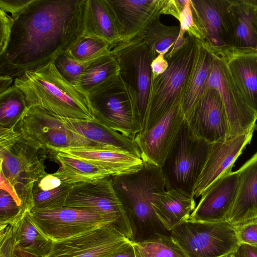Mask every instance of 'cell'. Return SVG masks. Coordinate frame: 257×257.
Instances as JSON below:
<instances>
[{"label":"cell","mask_w":257,"mask_h":257,"mask_svg":"<svg viewBox=\"0 0 257 257\" xmlns=\"http://www.w3.org/2000/svg\"><path fill=\"white\" fill-rule=\"evenodd\" d=\"M190 3L203 41L214 51L226 54L231 36L230 0H191Z\"/></svg>","instance_id":"2e32d148"},{"label":"cell","mask_w":257,"mask_h":257,"mask_svg":"<svg viewBox=\"0 0 257 257\" xmlns=\"http://www.w3.org/2000/svg\"><path fill=\"white\" fill-rule=\"evenodd\" d=\"M238 174L231 172L215 182L200 197L188 221L220 222L227 220L238 187Z\"/></svg>","instance_id":"d6986e66"},{"label":"cell","mask_w":257,"mask_h":257,"mask_svg":"<svg viewBox=\"0 0 257 257\" xmlns=\"http://www.w3.org/2000/svg\"><path fill=\"white\" fill-rule=\"evenodd\" d=\"M110 45L104 40L83 34L65 54L81 62H88L109 52Z\"/></svg>","instance_id":"e575fe53"},{"label":"cell","mask_w":257,"mask_h":257,"mask_svg":"<svg viewBox=\"0 0 257 257\" xmlns=\"http://www.w3.org/2000/svg\"><path fill=\"white\" fill-rule=\"evenodd\" d=\"M31 215L34 224L53 242L65 240L98 227L112 224L111 219L95 211L64 206L50 210H33Z\"/></svg>","instance_id":"4fadbf2b"},{"label":"cell","mask_w":257,"mask_h":257,"mask_svg":"<svg viewBox=\"0 0 257 257\" xmlns=\"http://www.w3.org/2000/svg\"><path fill=\"white\" fill-rule=\"evenodd\" d=\"M83 34L104 40L111 49L121 42L118 25L107 0H87Z\"/></svg>","instance_id":"83f0119b"},{"label":"cell","mask_w":257,"mask_h":257,"mask_svg":"<svg viewBox=\"0 0 257 257\" xmlns=\"http://www.w3.org/2000/svg\"><path fill=\"white\" fill-rule=\"evenodd\" d=\"M0 190H4L8 193L12 197L18 205L22 207L23 208L22 201L18 195L15 188L6 177L1 170L0 171Z\"/></svg>","instance_id":"ee69618b"},{"label":"cell","mask_w":257,"mask_h":257,"mask_svg":"<svg viewBox=\"0 0 257 257\" xmlns=\"http://www.w3.org/2000/svg\"><path fill=\"white\" fill-rule=\"evenodd\" d=\"M32 0H0V9L14 17L27 7Z\"/></svg>","instance_id":"b9f144b4"},{"label":"cell","mask_w":257,"mask_h":257,"mask_svg":"<svg viewBox=\"0 0 257 257\" xmlns=\"http://www.w3.org/2000/svg\"><path fill=\"white\" fill-rule=\"evenodd\" d=\"M233 255V257H257V246L240 244Z\"/></svg>","instance_id":"bcb514c9"},{"label":"cell","mask_w":257,"mask_h":257,"mask_svg":"<svg viewBox=\"0 0 257 257\" xmlns=\"http://www.w3.org/2000/svg\"><path fill=\"white\" fill-rule=\"evenodd\" d=\"M38 150L21 137L12 145L0 149L1 170L15 188L25 212L33 208L34 183L47 174Z\"/></svg>","instance_id":"8fae6325"},{"label":"cell","mask_w":257,"mask_h":257,"mask_svg":"<svg viewBox=\"0 0 257 257\" xmlns=\"http://www.w3.org/2000/svg\"><path fill=\"white\" fill-rule=\"evenodd\" d=\"M224 56L246 103L257 115V53L228 52Z\"/></svg>","instance_id":"484cf974"},{"label":"cell","mask_w":257,"mask_h":257,"mask_svg":"<svg viewBox=\"0 0 257 257\" xmlns=\"http://www.w3.org/2000/svg\"><path fill=\"white\" fill-rule=\"evenodd\" d=\"M25 213L8 193L0 190V229L12 225Z\"/></svg>","instance_id":"74e56055"},{"label":"cell","mask_w":257,"mask_h":257,"mask_svg":"<svg viewBox=\"0 0 257 257\" xmlns=\"http://www.w3.org/2000/svg\"><path fill=\"white\" fill-rule=\"evenodd\" d=\"M87 0H32L14 17L0 75L16 78L54 62L83 34Z\"/></svg>","instance_id":"6da1fadb"},{"label":"cell","mask_w":257,"mask_h":257,"mask_svg":"<svg viewBox=\"0 0 257 257\" xmlns=\"http://www.w3.org/2000/svg\"><path fill=\"white\" fill-rule=\"evenodd\" d=\"M60 117L68 128L104 148L128 152L141 158L140 152L134 140L110 130L96 119L91 121Z\"/></svg>","instance_id":"d4e9b609"},{"label":"cell","mask_w":257,"mask_h":257,"mask_svg":"<svg viewBox=\"0 0 257 257\" xmlns=\"http://www.w3.org/2000/svg\"><path fill=\"white\" fill-rule=\"evenodd\" d=\"M143 162L141 168L136 172L110 177L131 225L133 241L171 235L158 219L152 205L154 193L165 190L161 168Z\"/></svg>","instance_id":"7a4b0ae2"},{"label":"cell","mask_w":257,"mask_h":257,"mask_svg":"<svg viewBox=\"0 0 257 257\" xmlns=\"http://www.w3.org/2000/svg\"><path fill=\"white\" fill-rule=\"evenodd\" d=\"M152 76H156L164 72L168 67V63L164 55H159L151 63Z\"/></svg>","instance_id":"f6af8a7d"},{"label":"cell","mask_w":257,"mask_h":257,"mask_svg":"<svg viewBox=\"0 0 257 257\" xmlns=\"http://www.w3.org/2000/svg\"><path fill=\"white\" fill-rule=\"evenodd\" d=\"M15 78L8 75H0V94L10 89L14 85Z\"/></svg>","instance_id":"681fc988"},{"label":"cell","mask_w":257,"mask_h":257,"mask_svg":"<svg viewBox=\"0 0 257 257\" xmlns=\"http://www.w3.org/2000/svg\"><path fill=\"white\" fill-rule=\"evenodd\" d=\"M13 20L12 17L0 9V54L6 50L11 34Z\"/></svg>","instance_id":"ab89813d"},{"label":"cell","mask_w":257,"mask_h":257,"mask_svg":"<svg viewBox=\"0 0 257 257\" xmlns=\"http://www.w3.org/2000/svg\"><path fill=\"white\" fill-rule=\"evenodd\" d=\"M131 240L112 224L53 242L46 257H109Z\"/></svg>","instance_id":"5bb4252c"},{"label":"cell","mask_w":257,"mask_h":257,"mask_svg":"<svg viewBox=\"0 0 257 257\" xmlns=\"http://www.w3.org/2000/svg\"><path fill=\"white\" fill-rule=\"evenodd\" d=\"M11 226L15 243L40 257L47 256L53 241L45 236L34 224L31 211L25 212Z\"/></svg>","instance_id":"4dcf8cb0"},{"label":"cell","mask_w":257,"mask_h":257,"mask_svg":"<svg viewBox=\"0 0 257 257\" xmlns=\"http://www.w3.org/2000/svg\"><path fill=\"white\" fill-rule=\"evenodd\" d=\"M213 56V51L209 46L198 39L196 57L182 102V111L186 121L191 117L204 92Z\"/></svg>","instance_id":"4316f807"},{"label":"cell","mask_w":257,"mask_h":257,"mask_svg":"<svg viewBox=\"0 0 257 257\" xmlns=\"http://www.w3.org/2000/svg\"><path fill=\"white\" fill-rule=\"evenodd\" d=\"M27 108L24 94L14 85L0 94V126L16 124Z\"/></svg>","instance_id":"836d02e7"},{"label":"cell","mask_w":257,"mask_h":257,"mask_svg":"<svg viewBox=\"0 0 257 257\" xmlns=\"http://www.w3.org/2000/svg\"><path fill=\"white\" fill-rule=\"evenodd\" d=\"M73 184L62 182L59 187L50 190H41L33 186L31 211L57 209L65 206L68 195Z\"/></svg>","instance_id":"d590c367"},{"label":"cell","mask_w":257,"mask_h":257,"mask_svg":"<svg viewBox=\"0 0 257 257\" xmlns=\"http://www.w3.org/2000/svg\"><path fill=\"white\" fill-rule=\"evenodd\" d=\"M211 145L196 136L185 119L174 146L161 167L165 190H179L192 195Z\"/></svg>","instance_id":"8992f818"},{"label":"cell","mask_w":257,"mask_h":257,"mask_svg":"<svg viewBox=\"0 0 257 257\" xmlns=\"http://www.w3.org/2000/svg\"><path fill=\"white\" fill-rule=\"evenodd\" d=\"M109 257H136L131 241Z\"/></svg>","instance_id":"7dc6e473"},{"label":"cell","mask_w":257,"mask_h":257,"mask_svg":"<svg viewBox=\"0 0 257 257\" xmlns=\"http://www.w3.org/2000/svg\"><path fill=\"white\" fill-rule=\"evenodd\" d=\"M125 42L141 36L150 24L164 14L166 0H107Z\"/></svg>","instance_id":"ffe728a7"},{"label":"cell","mask_w":257,"mask_h":257,"mask_svg":"<svg viewBox=\"0 0 257 257\" xmlns=\"http://www.w3.org/2000/svg\"><path fill=\"white\" fill-rule=\"evenodd\" d=\"M152 205L161 224L171 232L188 219L196 204L192 195L172 189L155 192Z\"/></svg>","instance_id":"cb8c5ba5"},{"label":"cell","mask_w":257,"mask_h":257,"mask_svg":"<svg viewBox=\"0 0 257 257\" xmlns=\"http://www.w3.org/2000/svg\"><path fill=\"white\" fill-rule=\"evenodd\" d=\"M256 129L224 142L212 144L202 171L194 187L192 196L200 197L215 182L231 172L246 146L250 143Z\"/></svg>","instance_id":"ac0fdd59"},{"label":"cell","mask_w":257,"mask_h":257,"mask_svg":"<svg viewBox=\"0 0 257 257\" xmlns=\"http://www.w3.org/2000/svg\"><path fill=\"white\" fill-rule=\"evenodd\" d=\"M213 51V58L204 88L218 91L224 103L230 127V139L257 129V115L246 103L234 81L223 54ZM229 139V140H230Z\"/></svg>","instance_id":"30bf717a"},{"label":"cell","mask_w":257,"mask_h":257,"mask_svg":"<svg viewBox=\"0 0 257 257\" xmlns=\"http://www.w3.org/2000/svg\"><path fill=\"white\" fill-rule=\"evenodd\" d=\"M256 52H257V50H256Z\"/></svg>","instance_id":"816d5d0a"},{"label":"cell","mask_w":257,"mask_h":257,"mask_svg":"<svg viewBox=\"0 0 257 257\" xmlns=\"http://www.w3.org/2000/svg\"><path fill=\"white\" fill-rule=\"evenodd\" d=\"M171 236L187 257H222L240 244L234 225L226 221L186 220L171 231Z\"/></svg>","instance_id":"ba28073f"},{"label":"cell","mask_w":257,"mask_h":257,"mask_svg":"<svg viewBox=\"0 0 257 257\" xmlns=\"http://www.w3.org/2000/svg\"><path fill=\"white\" fill-rule=\"evenodd\" d=\"M15 129L23 139L38 150L105 149L68 128L59 116L36 106L27 108L17 123Z\"/></svg>","instance_id":"52a82bcc"},{"label":"cell","mask_w":257,"mask_h":257,"mask_svg":"<svg viewBox=\"0 0 257 257\" xmlns=\"http://www.w3.org/2000/svg\"><path fill=\"white\" fill-rule=\"evenodd\" d=\"M87 96L95 119L102 125L132 140L142 131L137 93L119 71Z\"/></svg>","instance_id":"277c9868"},{"label":"cell","mask_w":257,"mask_h":257,"mask_svg":"<svg viewBox=\"0 0 257 257\" xmlns=\"http://www.w3.org/2000/svg\"><path fill=\"white\" fill-rule=\"evenodd\" d=\"M237 172L238 190L227 220L233 225L257 217V152Z\"/></svg>","instance_id":"603a6c76"},{"label":"cell","mask_w":257,"mask_h":257,"mask_svg":"<svg viewBox=\"0 0 257 257\" xmlns=\"http://www.w3.org/2000/svg\"><path fill=\"white\" fill-rule=\"evenodd\" d=\"M110 51L117 62L119 73L137 93L142 131L147 118L152 76L151 51L143 35L119 42Z\"/></svg>","instance_id":"9c48e42d"},{"label":"cell","mask_w":257,"mask_h":257,"mask_svg":"<svg viewBox=\"0 0 257 257\" xmlns=\"http://www.w3.org/2000/svg\"><path fill=\"white\" fill-rule=\"evenodd\" d=\"M234 225L239 244L257 246V217Z\"/></svg>","instance_id":"f35d334b"},{"label":"cell","mask_w":257,"mask_h":257,"mask_svg":"<svg viewBox=\"0 0 257 257\" xmlns=\"http://www.w3.org/2000/svg\"><path fill=\"white\" fill-rule=\"evenodd\" d=\"M102 167L114 176L136 172L143 163L139 157L128 152L100 148H63L51 150Z\"/></svg>","instance_id":"7402d4cb"},{"label":"cell","mask_w":257,"mask_h":257,"mask_svg":"<svg viewBox=\"0 0 257 257\" xmlns=\"http://www.w3.org/2000/svg\"><path fill=\"white\" fill-rule=\"evenodd\" d=\"M11 257H40L38 255L31 253L14 242Z\"/></svg>","instance_id":"c3c4849f"},{"label":"cell","mask_w":257,"mask_h":257,"mask_svg":"<svg viewBox=\"0 0 257 257\" xmlns=\"http://www.w3.org/2000/svg\"><path fill=\"white\" fill-rule=\"evenodd\" d=\"M222 257H233V252Z\"/></svg>","instance_id":"f907efd6"},{"label":"cell","mask_w":257,"mask_h":257,"mask_svg":"<svg viewBox=\"0 0 257 257\" xmlns=\"http://www.w3.org/2000/svg\"><path fill=\"white\" fill-rule=\"evenodd\" d=\"M198 39L188 34L185 44L166 59L168 63L166 70L156 76H152L147 118L142 132L151 128L178 100L183 97L196 57Z\"/></svg>","instance_id":"5b68a950"},{"label":"cell","mask_w":257,"mask_h":257,"mask_svg":"<svg viewBox=\"0 0 257 257\" xmlns=\"http://www.w3.org/2000/svg\"><path fill=\"white\" fill-rule=\"evenodd\" d=\"M136 257H187L171 235H160L141 241H131Z\"/></svg>","instance_id":"d6a6232c"},{"label":"cell","mask_w":257,"mask_h":257,"mask_svg":"<svg viewBox=\"0 0 257 257\" xmlns=\"http://www.w3.org/2000/svg\"><path fill=\"white\" fill-rule=\"evenodd\" d=\"M54 154L61 167L53 174L63 183L74 184L114 176L112 173L102 167L69 157L61 152Z\"/></svg>","instance_id":"f546056e"},{"label":"cell","mask_w":257,"mask_h":257,"mask_svg":"<svg viewBox=\"0 0 257 257\" xmlns=\"http://www.w3.org/2000/svg\"><path fill=\"white\" fill-rule=\"evenodd\" d=\"M183 97L151 128L138 133L134 139L143 161L161 167L174 146L185 118L182 109Z\"/></svg>","instance_id":"9a60e30c"},{"label":"cell","mask_w":257,"mask_h":257,"mask_svg":"<svg viewBox=\"0 0 257 257\" xmlns=\"http://www.w3.org/2000/svg\"><path fill=\"white\" fill-rule=\"evenodd\" d=\"M62 183L60 179L54 174H46L36 181L33 186L41 190H50L59 187Z\"/></svg>","instance_id":"7bdbcfd3"},{"label":"cell","mask_w":257,"mask_h":257,"mask_svg":"<svg viewBox=\"0 0 257 257\" xmlns=\"http://www.w3.org/2000/svg\"><path fill=\"white\" fill-rule=\"evenodd\" d=\"M159 17L150 24L143 34L153 60L160 54L164 55L166 59L171 57L188 40V37L185 38L180 34V26L164 25L160 21Z\"/></svg>","instance_id":"f1b7e54d"},{"label":"cell","mask_w":257,"mask_h":257,"mask_svg":"<svg viewBox=\"0 0 257 257\" xmlns=\"http://www.w3.org/2000/svg\"><path fill=\"white\" fill-rule=\"evenodd\" d=\"M88 62H79L65 53L59 56L54 61L59 73L74 86L80 79Z\"/></svg>","instance_id":"8d00e7d4"},{"label":"cell","mask_w":257,"mask_h":257,"mask_svg":"<svg viewBox=\"0 0 257 257\" xmlns=\"http://www.w3.org/2000/svg\"><path fill=\"white\" fill-rule=\"evenodd\" d=\"M198 137L213 144L230 139V127L220 94L215 89L203 92L190 119L187 121Z\"/></svg>","instance_id":"e0dca14e"},{"label":"cell","mask_w":257,"mask_h":257,"mask_svg":"<svg viewBox=\"0 0 257 257\" xmlns=\"http://www.w3.org/2000/svg\"><path fill=\"white\" fill-rule=\"evenodd\" d=\"M14 243L12 226L0 229V257H11Z\"/></svg>","instance_id":"60d3db41"},{"label":"cell","mask_w":257,"mask_h":257,"mask_svg":"<svg viewBox=\"0 0 257 257\" xmlns=\"http://www.w3.org/2000/svg\"><path fill=\"white\" fill-rule=\"evenodd\" d=\"M119 71L117 62L110 51L87 63L75 86L88 95L96 87Z\"/></svg>","instance_id":"1f68e13d"},{"label":"cell","mask_w":257,"mask_h":257,"mask_svg":"<svg viewBox=\"0 0 257 257\" xmlns=\"http://www.w3.org/2000/svg\"><path fill=\"white\" fill-rule=\"evenodd\" d=\"M28 107L41 108L60 117L94 120L88 96L66 80L54 62L15 78Z\"/></svg>","instance_id":"3957f363"},{"label":"cell","mask_w":257,"mask_h":257,"mask_svg":"<svg viewBox=\"0 0 257 257\" xmlns=\"http://www.w3.org/2000/svg\"><path fill=\"white\" fill-rule=\"evenodd\" d=\"M230 13L231 36L227 53H257V0H230Z\"/></svg>","instance_id":"44dd1931"},{"label":"cell","mask_w":257,"mask_h":257,"mask_svg":"<svg viewBox=\"0 0 257 257\" xmlns=\"http://www.w3.org/2000/svg\"><path fill=\"white\" fill-rule=\"evenodd\" d=\"M65 206L88 209L105 216L114 222L117 230L132 240L131 225L110 177L73 184Z\"/></svg>","instance_id":"7c38bea8"}]
</instances>
